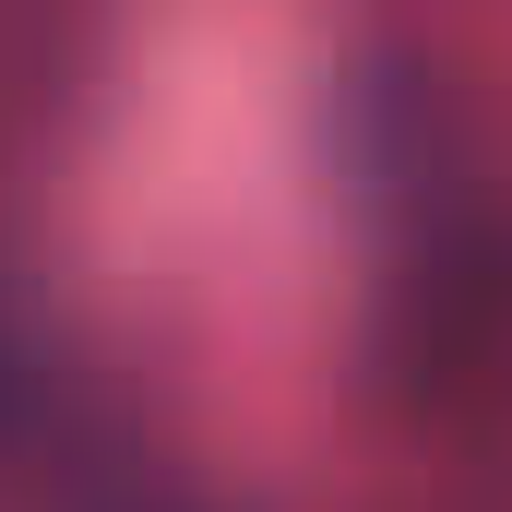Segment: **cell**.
Here are the masks:
<instances>
[]
</instances>
